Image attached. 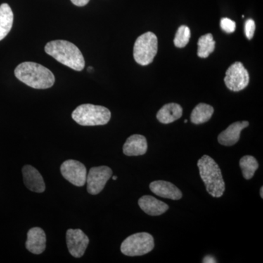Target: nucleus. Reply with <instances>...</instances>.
Returning a JSON list of instances; mask_svg holds the SVG:
<instances>
[{"label": "nucleus", "instance_id": "nucleus-1", "mask_svg": "<svg viewBox=\"0 0 263 263\" xmlns=\"http://www.w3.org/2000/svg\"><path fill=\"white\" fill-rule=\"evenodd\" d=\"M15 76L24 84L37 89L51 88L55 83L53 72L35 62H25L17 66Z\"/></svg>", "mask_w": 263, "mask_h": 263}, {"label": "nucleus", "instance_id": "nucleus-2", "mask_svg": "<svg viewBox=\"0 0 263 263\" xmlns=\"http://www.w3.org/2000/svg\"><path fill=\"white\" fill-rule=\"evenodd\" d=\"M45 51L62 65L67 66L72 70H84V56L79 48L73 43L62 40L51 41L46 44Z\"/></svg>", "mask_w": 263, "mask_h": 263}, {"label": "nucleus", "instance_id": "nucleus-3", "mask_svg": "<svg viewBox=\"0 0 263 263\" xmlns=\"http://www.w3.org/2000/svg\"><path fill=\"white\" fill-rule=\"evenodd\" d=\"M200 177L208 193L214 197H221L226 190V183L219 166L214 159L208 155L202 156L197 162Z\"/></svg>", "mask_w": 263, "mask_h": 263}, {"label": "nucleus", "instance_id": "nucleus-4", "mask_svg": "<svg viewBox=\"0 0 263 263\" xmlns=\"http://www.w3.org/2000/svg\"><path fill=\"white\" fill-rule=\"evenodd\" d=\"M110 117L111 114L108 108L92 104L79 105L72 113L73 120L81 126L105 125Z\"/></svg>", "mask_w": 263, "mask_h": 263}, {"label": "nucleus", "instance_id": "nucleus-5", "mask_svg": "<svg viewBox=\"0 0 263 263\" xmlns=\"http://www.w3.org/2000/svg\"><path fill=\"white\" fill-rule=\"evenodd\" d=\"M157 50L158 41L157 36L153 32H146L136 40L133 49V56L137 63L146 66L153 62Z\"/></svg>", "mask_w": 263, "mask_h": 263}, {"label": "nucleus", "instance_id": "nucleus-6", "mask_svg": "<svg viewBox=\"0 0 263 263\" xmlns=\"http://www.w3.org/2000/svg\"><path fill=\"white\" fill-rule=\"evenodd\" d=\"M155 247L153 236L148 233H138L127 237L121 245V252L129 257L149 253Z\"/></svg>", "mask_w": 263, "mask_h": 263}, {"label": "nucleus", "instance_id": "nucleus-7", "mask_svg": "<svg viewBox=\"0 0 263 263\" xmlns=\"http://www.w3.org/2000/svg\"><path fill=\"white\" fill-rule=\"evenodd\" d=\"M224 80L228 89L233 91H240L249 85V72L241 62H236L230 66Z\"/></svg>", "mask_w": 263, "mask_h": 263}, {"label": "nucleus", "instance_id": "nucleus-8", "mask_svg": "<svg viewBox=\"0 0 263 263\" xmlns=\"http://www.w3.org/2000/svg\"><path fill=\"white\" fill-rule=\"evenodd\" d=\"M112 175L113 171L107 166L91 167L86 176L88 193L92 195L101 193Z\"/></svg>", "mask_w": 263, "mask_h": 263}, {"label": "nucleus", "instance_id": "nucleus-9", "mask_svg": "<svg viewBox=\"0 0 263 263\" xmlns=\"http://www.w3.org/2000/svg\"><path fill=\"white\" fill-rule=\"evenodd\" d=\"M60 170L62 176L72 184L82 186L86 183L87 171L84 164L79 161L66 160L62 164Z\"/></svg>", "mask_w": 263, "mask_h": 263}, {"label": "nucleus", "instance_id": "nucleus-10", "mask_svg": "<svg viewBox=\"0 0 263 263\" xmlns=\"http://www.w3.org/2000/svg\"><path fill=\"white\" fill-rule=\"evenodd\" d=\"M67 248L76 258L82 257L89 243L87 235L80 229H69L66 233Z\"/></svg>", "mask_w": 263, "mask_h": 263}, {"label": "nucleus", "instance_id": "nucleus-11", "mask_svg": "<svg viewBox=\"0 0 263 263\" xmlns=\"http://www.w3.org/2000/svg\"><path fill=\"white\" fill-rule=\"evenodd\" d=\"M24 182L26 186L34 193H43L46 190L44 180L37 169L31 165H25L22 169Z\"/></svg>", "mask_w": 263, "mask_h": 263}, {"label": "nucleus", "instance_id": "nucleus-12", "mask_svg": "<svg viewBox=\"0 0 263 263\" xmlns=\"http://www.w3.org/2000/svg\"><path fill=\"white\" fill-rule=\"evenodd\" d=\"M26 247L31 253L41 254L46 247V235L41 228H33L27 233Z\"/></svg>", "mask_w": 263, "mask_h": 263}, {"label": "nucleus", "instance_id": "nucleus-13", "mask_svg": "<svg viewBox=\"0 0 263 263\" xmlns=\"http://www.w3.org/2000/svg\"><path fill=\"white\" fill-rule=\"evenodd\" d=\"M249 122H237L230 124L226 130L218 136V141L222 146H231L239 141L240 135L245 128L248 127Z\"/></svg>", "mask_w": 263, "mask_h": 263}, {"label": "nucleus", "instance_id": "nucleus-14", "mask_svg": "<svg viewBox=\"0 0 263 263\" xmlns=\"http://www.w3.org/2000/svg\"><path fill=\"white\" fill-rule=\"evenodd\" d=\"M151 191L157 196L178 200L182 197V193L172 183L165 181H155L150 183Z\"/></svg>", "mask_w": 263, "mask_h": 263}, {"label": "nucleus", "instance_id": "nucleus-15", "mask_svg": "<svg viewBox=\"0 0 263 263\" xmlns=\"http://www.w3.org/2000/svg\"><path fill=\"white\" fill-rule=\"evenodd\" d=\"M147 149L148 143L146 138L141 135H133L129 137L123 146V152L129 157L145 155Z\"/></svg>", "mask_w": 263, "mask_h": 263}, {"label": "nucleus", "instance_id": "nucleus-16", "mask_svg": "<svg viewBox=\"0 0 263 263\" xmlns=\"http://www.w3.org/2000/svg\"><path fill=\"white\" fill-rule=\"evenodd\" d=\"M138 205L146 214L150 216H160L168 210L167 204L150 195H144L138 200Z\"/></svg>", "mask_w": 263, "mask_h": 263}, {"label": "nucleus", "instance_id": "nucleus-17", "mask_svg": "<svg viewBox=\"0 0 263 263\" xmlns=\"http://www.w3.org/2000/svg\"><path fill=\"white\" fill-rule=\"evenodd\" d=\"M183 109L177 103H168L164 105L159 110L157 118L159 122L167 124L175 122L182 117Z\"/></svg>", "mask_w": 263, "mask_h": 263}, {"label": "nucleus", "instance_id": "nucleus-18", "mask_svg": "<svg viewBox=\"0 0 263 263\" xmlns=\"http://www.w3.org/2000/svg\"><path fill=\"white\" fill-rule=\"evenodd\" d=\"M13 24V13L9 5H0V41L4 39L11 30Z\"/></svg>", "mask_w": 263, "mask_h": 263}, {"label": "nucleus", "instance_id": "nucleus-19", "mask_svg": "<svg viewBox=\"0 0 263 263\" xmlns=\"http://www.w3.org/2000/svg\"><path fill=\"white\" fill-rule=\"evenodd\" d=\"M214 112V109L211 105L205 103H200L194 108L190 119L193 124H203L210 120Z\"/></svg>", "mask_w": 263, "mask_h": 263}, {"label": "nucleus", "instance_id": "nucleus-20", "mask_svg": "<svg viewBox=\"0 0 263 263\" xmlns=\"http://www.w3.org/2000/svg\"><path fill=\"white\" fill-rule=\"evenodd\" d=\"M198 50H197V55L200 58H207L209 55L214 52L215 49V41L212 34H206L202 35L199 39Z\"/></svg>", "mask_w": 263, "mask_h": 263}, {"label": "nucleus", "instance_id": "nucleus-21", "mask_svg": "<svg viewBox=\"0 0 263 263\" xmlns=\"http://www.w3.org/2000/svg\"><path fill=\"white\" fill-rule=\"evenodd\" d=\"M240 167L242 174L245 179L249 180L253 177L256 171L258 169L259 164L254 157L250 155L245 156L240 160Z\"/></svg>", "mask_w": 263, "mask_h": 263}, {"label": "nucleus", "instance_id": "nucleus-22", "mask_svg": "<svg viewBox=\"0 0 263 263\" xmlns=\"http://www.w3.org/2000/svg\"><path fill=\"white\" fill-rule=\"evenodd\" d=\"M191 37L190 29L186 26L182 25L178 29L174 38V45L176 47L184 48L188 44Z\"/></svg>", "mask_w": 263, "mask_h": 263}, {"label": "nucleus", "instance_id": "nucleus-23", "mask_svg": "<svg viewBox=\"0 0 263 263\" xmlns=\"http://www.w3.org/2000/svg\"><path fill=\"white\" fill-rule=\"evenodd\" d=\"M220 27L224 32L226 33H233L235 32L236 24L234 21L228 18H223L220 21Z\"/></svg>", "mask_w": 263, "mask_h": 263}, {"label": "nucleus", "instance_id": "nucleus-24", "mask_svg": "<svg viewBox=\"0 0 263 263\" xmlns=\"http://www.w3.org/2000/svg\"><path fill=\"white\" fill-rule=\"evenodd\" d=\"M255 22L252 19H248L245 23V34L247 39L252 40L255 32Z\"/></svg>", "mask_w": 263, "mask_h": 263}, {"label": "nucleus", "instance_id": "nucleus-25", "mask_svg": "<svg viewBox=\"0 0 263 263\" xmlns=\"http://www.w3.org/2000/svg\"><path fill=\"white\" fill-rule=\"evenodd\" d=\"M76 6L83 7L89 3V0H70Z\"/></svg>", "mask_w": 263, "mask_h": 263}, {"label": "nucleus", "instance_id": "nucleus-26", "mask_svg": "<svg viewBox=\"0 0 263 263\" xmlns=\"http://www.w3.org/2000/svg\"><path fill=\"white\" fill-rule=\"evenodd\" d=\"M202 262L204 263H215L216 262L215 258L212 255L205 256L202 260Z\"/></svg>", "mask_w": 263, "mask_h": 263}, {"label": "nucleus", "instance_id": "nucleus-27", "mask_svg": "<svg viewBox=\"0 0 263 263\" xmlns=\"http://www.w3.org/2000/svg\"><path fill=\"white\" fill-rule=\"evenodd\" d=\"M259 193H260L261 198H263V187H262V186L260 189V192H259Z\"/></svg>", "mask_w": 263, "mask_h": 263}, {"label": "nucleus", "instance_id": "nucleus-28", "mask_svg": "<svg viewBox=\"0 0 263 263\" xmlns=\"http://www.w3.org/2000/svg\"><path fill=\"white\" fill-rule=\"evenodd\" d=\"M117 179V176H113V180L114 181H116V180Z\"/></svg>", "mask_w": 263, "mask_h": 263}, {"label": "nucleus", "instance_id": "nucleus-29", "mask_svg": "<svg viewBox=\"0 0 263 263\" xmlns=\"http://www.w3.org/2000/svg\"><path fill=\"white\" fill-rule=\"evenodd\" d=\"M184 122H185V123H187V122H188V121H187V120H185V121H184Z\"/></svg>", "mask_w": 263, "mask_h": 263}]
</instances>
